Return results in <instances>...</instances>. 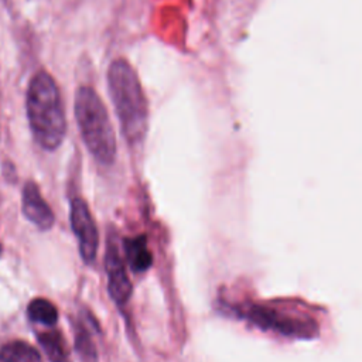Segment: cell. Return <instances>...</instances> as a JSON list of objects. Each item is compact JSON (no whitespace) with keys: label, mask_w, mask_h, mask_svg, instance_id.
Masks as SVG:
<instances>
[{"label":"cell","mask_w":362,"mask_h":362,"mask_svg":"<svg viewBox=\"0 0 362 362\" xmlns=\"http://www.w3.org/2000/svg\"><path fill=\"white\" fill-rule=\"evenodd\" d=\"M25 109L35 141L45 150L58 148L66 133V117L58 85L47 71L41 69L31 78Z\"/></svg>","instance_id":"obj_1"},{"label":"cell","mask_w":362,"mask_h":362,"mask_svg":"<svg viewBox=\"0 0 362 362\" xmlns=\"http://www.w3.org/2000/svg\"><path fill=\"white\" fill-rule=\"evenodd\" d=\"M107 88L126 141L140 144L148 127V105L139 76L126 59L117 58L109 65Z\"/></svg>","instance_id":"obj_2"},{"label":"cell","mask_w":362,"mask_h":362,"mask_svg":"<svg viewBox=\"0 0 362 362\" xmlns=\"http://www.w3.org/2000/svg\"><path fill=\"white\" fill-rule=\"evenodd\" d=\"M75 117L82 140L100 164L116 158V136L100 96L90 86H79L75 93Z\"/></svg>","instance_id":"obj_3"},{"label":"cell","mask_w":362,"mask_h":362,"mask_svg":"<svg viewBox=\"0 0 362 362\" xmlns=\"http://www.w3.org/2000/svg\"><path fill=\"white\" fill-rule=\"evenodd\" d=\"M246 313V318L253 324L267 328L272 331H277L283 335H293L305 338L310 334L315 332V325L313 321H307V318L291 317L288 314H280L279 310L269 308L264 305H252Z\"/></svg>","instance_id":"obj_4"},{"label":"cell","mask_w":362,"mask_h":362,"mask_svg":"<svg viewBox=\"0 0 362 362\" xmlns=\"http://www.w3.org/2000/svg\"><path fill=\"white\" fill-rule=\"evenodd\" d=\"M69 221L72 232L78 240V249L82 260L88 264L93 263L98 253L99 235L89 206L82 198L72 199Z\"/></svg>","instance_id":"obj_5"},{"label":"cell","mask_w":362,"mask_h":362,"mask_svg":"<svg viewBox=\"0 0 362 362\" xmlns=\"http://www.w3.org/2000/svg\"><path fill=\"white\" fill-rule=\"evenodd\" d=\"M105 270L107 274V291L117 305H124L132 296V281L127 276L124 262L115 242L109 240L105 252Z\"/></svg>","instance_id":"obj_6"},{"label":"cell","mask_w":362,"mask_h":362,"mask_svg":"<svg viewBox=\"0 0 362 362\" xmlns=\"http://www.w3.org/2000/svg\"><path fill=\"white\" fill-rule=\"evenodd\" d=\"M21 208L24 216L38 229L49 230L54 226V212L34 181H27L23 187Z\"/></svg>","instance_id":"obj_7"},{"label":"cell","mask_w":362,"mask_h":362,"mask_svg":"<svg viewBox=\"0 0 362 362\" xmlns=\"http://www.w3.org/2000/svg\"><path fill=\"white\" fill-rule=\"evenodd\" d=\"M124 255L130 269L136 273H141L150 269L153 264V253L148 249L146 235H137L124 239Z\"/></svg>","instance_id":"obj_8"},{"label":"cell","mask_w":362,"mask_h":362,"mask_svg":"<svg viewBox=\"0 0 362 362\" xmlns=\"http://www.w3.org/2000/svg\"><path fill=\"white\" fill-rule=\"evenodd\" d=\"M37 339L51 362H71L62 334L55 329L42 331L37 335Z\"/></svg>","instance_id":"obj_9"},{"label":"cell","mask_w":362,"mask_h":362,"mask_svg":"<svg viewBox=\"0 0 362 362\" xmlns=\"http://www.w3.org/2000/svg\"><path fill=\"white\" fill-rule=\"evenodd\" d=\"M0 362H42V359L31 344L14 339L0 348Z\"/></svg>","instance_id":"obj_10"},{"label":"cell","mask_w":362,"mask_h":362,"mask_svg":"<svg viewBox=\"0 0 362 362\" xmlns=\"http://www.w3.org/2000/svg\"><path fill=\"white\" fill-rule=\"evenodd\" d=\"M27 314L31 321L47 327H51L58 321L57 307L44 297H37L31 300L27 305Z\"/></svg>","instance_id":"obj_11"},{"label":"cell","mask_w":362,"mask_h":362,"mask_svg":"<svg viewBox=\"0 0 362 362\" xmlns=\"http://www.w3.org/2000/svg\"><path fill=\"white\" fill-rule=\"evenodd\" d=\"M75 351L81 362H98L95 344L83 324H76L75 327Z\"/></svg>","instance_id":"obj_12"}]
</instances>
